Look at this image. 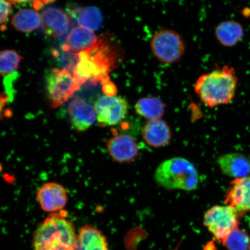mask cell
Instances as JSON below:
<instances>
[{
  "mask_svg": "<svg viewBox=\"0 0 250 250\" xmlns=\"http://www.w3.org/2000/svg\"><path fill=\"white\" fill-rule=\"evenodd\" d=\"M95 108L100 126H114L121 123L126 117L128 103L123 97L105 95L98 99Z\"/></svg>",
  "mask_w": 250,
  "mask_h": 250,
  "instance_id": "cell-8",
  "label": "cell"
},
{
  "mask_svg": "<svg viewBox=\"0 0 250 250\" xmlns=\"http://www.w3.org/2000/svg\"><path fill=\"white\" fill-rule=\"evenodd\" d=\"M1 1V31L6 30L5 23L8 20L9 15L11 14L12 5L15 3L13 0H0Z\"/></svg>",
  "mask_w": 250,
  "mask_h": 250,
  "instance_id": "cell-24",
  "label": "cell"
},
{
  "mask_svg": "<svg viewBox=\"0 0 250 250\" xmlns=\"http://www.w3.org/2000/svg\"><path fill=\"white\" fill-rule=\"evenodd\" d=\"M215 36L221 45L233 47L243 39L245 30L241 24L236 21H221L215 27Z\"/></svg>",
  "mask_w": 250,
  "mask_h": 250,
  "instance_id": "cell-18",
  "label": "cell"
},
{
  "mask_svg": "<svg viewBox=\"0 0 250 250\" xmlns=\"http://www.w3.org/2000/svg\"><path fill=\"white\" fill-rule=\"evenodd\" d=\"M120 46L107 35L99 37L96 44L78 54V61L73 74L82 85L88 81L93 85L109 78V73L115 69L122 60Z\"/></svg>",
  "mask_w": 250,
  "mask_h": 250,
  "instance_id": "cell-1",
  "label": "cell"
},
{
  "mask_svg": "<svg viewBox=\"0 0 250 250\" xmlns=\"http://www.w3.org/2000/svg\"><path fill=\"white\" fill-rule=\"evenodd\" d=\"M37 197L41 208L51 213L62 211L68 201L66 189L55 182L43 184L38 190Z\"/></svg>",
  "mask_w": 250,
  "mask_h": 250,
  "instance_id": "cell-10",
  "label": "cell"
},
{
  "mask_svg": "<svg viewBox=\"0 0 250 250\" xmlns=\"http://www.w3.org/2000/svg\"><path fill=\"white\" fill-rule=\"evenodd\" d=\"M64 211L51 213L33 234L34 250H76L77 234Z\"/></svg>",
  "mask_w": 250,
  "mask_h": 250,
  "instance_id": "cell-3",
  "label": "cell"
},
{
  "mask_svg": "<svg viewBox=\"0 0 250 250\" xmlns=\"http://www.w3.org/2000/svg\"><path fill=\"white\" fill-rule=\"evenodd\" d=\"M240 215L229 205L215 206L205 212L203 224L219 242L239 228Z\"/></svg>",
  "mask_w": 250,
  "mask_h": 250,
  "instance_id": "cell-7",
  "label": "cell"
},
{
  "mask_svg": "<svg viewBox=\"0 0 250 250\" xmlns=\"http://www.w3.org/2000/svg\"><path fill=\"white\" fill-rule=\"evenodd\" d=\"M98 39L93 31L88 28L74 27L67 34L62 49V51L78 55L91 48L98 42Z\"/></svg>",
  "mask_w": 250,
  "mask_h": 250,
  "instance_id": "cell-13",
  "label": "cell"
},
{
  "mask_svg": "<svg viewBox=\"0 0 250 250\" xmlns=\"http://www.w3.org/2000/svg\"><path fill=\"white\" fill-rule=\"evenodd\" d=\"M71 15L79 26L88 28L93 31L98 30L103 23V15L101 11L95 7L74 8Z\"/></svg>",
  "mask_w": 250,
  "mask_h": 250,
  "instance_id": "cell-21",
  "label": "cell"
},
{
  "mask_svg": "<svg viewBox=\"0 0 250 250\" xmlns=\"http://www.w3.org/2000/svg\"><path fill=\"white\" fill-rule=\"evenodd\" d=\"M225 203L235 208L240 217L250 212V176L234 179L230 183Z\"/></svg>",
  "mask_w": 250,
  "mask_h": 250,
  "instance_id": "cell-11",
  "label": "cell"
},
{
  "mask_svg": "<svg viewBox=\"0 0 250 250\" xmlns=\"http://www.w3.org/2000/svg\"><path fill=\"white\" fill-rule=\"evenodd\" d=\"M154 57L163 64H171L181 60L186 51L185 42L179 33L162 29L155 32L150 42Z\"/></svg>",
  "mask_w": 250,
  "mask_h": 250,
  "instance_id": "cell-5",
  "label": "cell"
},
{
  "mask_svg": "<svg viewBox=\"0 0 250 250\" xmlns=\"http://www.w3.org/2000/svg\"><path fill=\"white\" fill-rule=\"evenodd\" d=\"M15 4H22V3H33V7L36 11L40 10L44 7L45 5L51 4L56 0H13Z\"/></svg>",
  "mask_w": 250,
  "mask_h": 250,
  "instance_id": "cell-25",
  "label": "cell"
},
{
  "mask_svg": "<svg viewBox=\"0 0 250 250\" xmlns=\"http://www.w3.org/2000/svg\"><path fill=\"white\" fill-rule=\"evenodd\" d=\"M222 243L228 250H249L250 237L246 231L237 228Z\"/></svg>",
  "mask_w": 250,
  "mask_h": 250,
  "instance_id": "cell-22",
  "label": "cell"
},
{
  "mask_svg": "<svg viewBox=\"0 0 250 250\" xmlns=\"http://www.w3.org/2000/svg\"><path fill=\"white\" fill-rule=\"evenodd\" d=\"M165 103L156 97L141 98L135 104L136 113L148 121L160 120L165 111Z\"/></svg>",
  "mask_w": 250,
  "mask_h": 250,
  "instance_id": "cell-19",
  "label": "cell"
},
{
  "mask_svg": "<svg viewBox=\"0 0 250 250\" xmlns=\"http://www.w3.org/2000/svg\"><path fill=\"white\" fill-rule=\"evenodd\" d=\"M76 250H108L107 239L101 230L87 225L77 234Z\"/></svg>",
  "mask_w": 250,
  "mask_h": 250,
  "instance_id": "cell-17",
  "label": "cell"
},
{
  "mask_svg": "<svg viewBox=\"0 0 250 250\" xmlns=\"http://www.w3.org/2000/svg\"><path fill=\"white\" fill-rule=\"evenodd\" d=\"M68 112L72 125L78 132L88 130L97 120L95 107L78 97L70 103Z\"/></svg>",
  "mask_w": 250,
  "mask_h": 250,
  "instance_id": "cell-14",
  "label": "cell"
},
{
  "mask_svg": "<svg viewBox=\"0 0 250 250\" xmlns=\"http://www.w3.org/2000/svg\"><path fill=\"white\" fill-rule=\"evenodd\" d=\"M71 20L61 8L50 6L43 11L42 26L46 36L58 38L63 36L69 30Z\"/></svg>",
  "mask_w": 250,
  "mask_h": 250,
  "instance_id": "cell-12",
  "label": "cell"
},
{
  "mask_svg": "<svg viewBox=\"0 0 250 250\" xmlns=\"http://www.w3.org/2000/svg\"><path fill=\"white\" fill-rule=\"evenodd\" d=\"M142 135L148 146L156 148L167 146L171 139L169 126L161 119L148 121L144 125Z\"/></svg>",
  "mask_w": 250,
  "mask_h": 250,
  "instance_id": "cell-16",
  "label": "cell"
},
{
  "mask_svg": "<svg viewBox=\"0 0 250 250\" xmlns=\"http://www.w3.org/2000/svg\"><path fill=\"white\" fill-rule=\"evenodd\" d=\"M238 78L229 65L202 75L196 81L194 90L203 104L208 107L228 104L235 96Z\"/></svg>",
  "mask_w": 250,
  "mask_h": 250,
  "instance_id": "cell-2",
  "label": "cell"
},
{
  "mask_svg": "<svg viewBox=\"0 0 250 250\" xmlns=\"http://www.w3.org/2000/svg\"><path fill=\"white\" fill-rule=\"evenodd\" d=\"M102 86V90L106 96H114L116 95L117 92V87L115 84L112 82L110 78L103 81L101 83Z\"/></svg>",
  "mask_w": 250,
  "mask_h": 250,
  "instance_id": "cell-26",
  "label": "cell"
},
{
  "mask_svg": "<svg viewBox=\"0 0 250 250\" xmlns=\"http://www.w3.org/2000/svg\"></svg>",
  "mask_w": 250,
  "mask_h": 250,
  "instance_id": "cell-27",
  "label": "cell"
},
{
  "mask_svg": "<svg viewBox=\"0 0 250 250\" xmlns=\"http://www.w3.org/2000/svg\"><path fill=\"white\" fill-rule=\"evenodd\" d=\"M23 58L17 52L12 50H5L1 52L0 60H1V76L7 77L15 73L20 66V62Z\"/></svg>",
  "mask_w": 250,
  "mask_h": 250,
  "instance_id": "cell-23",
  "label": "cell"
},
{
  "mask_svg": "<svg viewBox=\"0 0 250 250\" xmlns=\"http://www.w3.org/2000/svg\"><path fill=\"white\" fill-rule=\"evenodd\" d=\"M217 162L221 171L234 179L248 177L250 174V159L240 153L224 154Z\"/></svg>",
  "mask_w": 250,
  "mask_h": 250,
  "instance_id": "cell-15",
  "label": "cell"
},
{
  "mask_svg": "<svg viewBox=\"0 0 250 250\" xmlns=\"http://www.w3.org/2000/svg\"><path fill=\"white\" fill-rule=\"evenodd\" d=\"M12 26L21 32L29 33L38 29L42 24V16L31 9H22L12 18Z\"/></svg>",
  "mask_w": 250,
  "mask_h": 250,
  "instance_id": "cell-20",
  "label": "cell"
},
{
  "mask_svg": "<svg viewBox=\"0 0 250 250\" xmlns=\"http://www.w3.org/2000/svg\"><path fill=\"white\" fill-rule=\"evenodd\" d=\"M45 80L47 93L54 108L63 105L81 86L74 74L65 68H53L46 75Z\"/></svg>",
  "mask_w": 250,
  "mask_h": 250,
  "instance_id": "cell-6",
  "label": "cell"
},
{
  "mask_svg": "<svg viewBox=\"0 0 250 250\" xmlns=\"http://www.w3.org/2000/svg\"><path fill=\"white\" fill-rule=\"evenodd\" d=\"M107 149L112 160L119 163L133 162L139 155V146L131 136L123 133L114 134L107 142Z\"/></svg>",
  "mask_w": 250,
  "mask_h": 250,
  "instance_id": "cell-9",
  "label": "cell"
},
{
  "mask_svg": "<svg viewBox=\"0 0 250 250\" xmlns=\"http://www.w3.org/2000/svg\"><path fill=\"white\" fill-rule=\"evenodd\" d=\"M154 180L165 189L186 191L196 189L199 181L195 166L181 157L170 158L162 162L156 168Z\"/></svg>",
  "mask_w": 250,
  "mask_h": 250,
  "instance_id": "cell-4",
  "label": "cell"
}]
</instances>
